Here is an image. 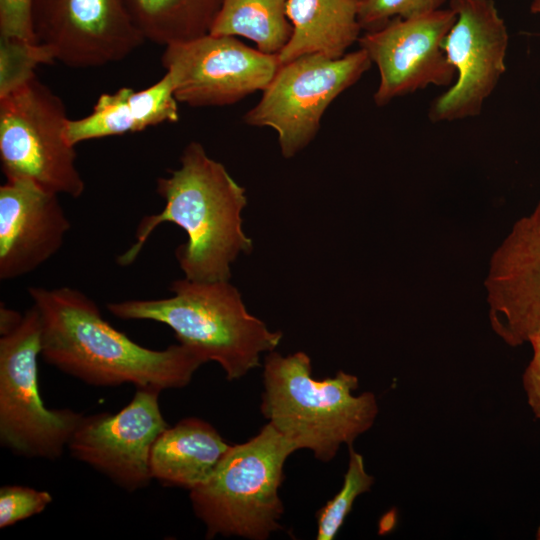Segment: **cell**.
I'll list each match as a JSON object with an SVG mask.
<instances>
[{"mask_svg": "<svg viewBox=\"0 0 540 540\" xmlns=\"http://www.w3.org/2000/svg\"><path fill=\"white\" fill-rule=\"evenodd\" d=\"M41 322V357L93 386L133 384L160 391L188 385L206 360L178 343L164 350L145 348L118 331L96 303L68 286L29 287Z\"/></svg>", "mask_w": 540, "mask_h": 540, "instance_id": "cell-1", "label": "cell"}, {"mask_svg": "<svg viewBox=\"0 0 540 540\" xmlns=\"http://www.w3.org/2000/svg\"><path fill=\"white\" fill-rule=\"evenodd\" d=\"M156 192L165 202L158 214L144 216L135 242L117 258L131 265L152 232L162 223H174L187 234L175 256L185 278L211 282L230 280L231 264L240 253H250L252 240L242 228L241 212L247 205L245 189L224 165L210 158L204 147L190 142L180 167L156 180Z\"/></svg>", "mask_w": 540, "mask_h": 540, "instance_id": "cell-2", "label": "cell"}, {"mask_svg": "<svg viewBox=\"0 0 540 540\" xmlns=\"http://www.w3.org/2000/svg\"><path fill=\"white\" fill-rule=\"evenodd\" d=\"M261 412L296 449H309L323 462L369 430L378 405L372 392L354 395L355 375L339 371L315 380L304 352L286 357L271 351L265 358Z\"/></svg>", "mask_w": 540, "mask_h": 540, "instance_id": "cell-3", "label": "cell"}, {"mask_svg": "<svg viewBox=\"0 0 540 540\" xmlns=\"http://www.w3.org/2000/svg\"><path fill=\"white\" fill-rule=\"evenodd\" d=\"M171 297L110 302L108 311L122 320H151L171 328L179 343L215 361L228 380L259 366L260 354L279 345L282 333L270 331L251 315L229 280L172 282Z\"/></svg>", "mask_w": 540, "mask_h": 540, "instance_id": "cell-4", "label": "cell"}, {"mask_svg": "<svg viewBox=\"0 0 540 540\" xmlns=\"http://www.w3.org/2000/svg\"><path fill=\"white\" fill-rule=\"evenodd\" d=\"M296 450L270 423L245 443L231 445L210 476L190 490L206 537L264 540L279 530L284 465Z\"/></svg>", "mask_w": 540, "mask_h": 540, "instance_id": "cell-5", "label": "cell"}, {"mask_svg": "<svg viewBox=\"0 0 540 540\" xmlns=\"http://www.w3.org/2000/svg\"><path fill=\"white\" fill-rule=\"evenodd\" d=\"M62 99L35 74L0 97V161L6 180H28L57 195L80 197L85 182L66 137Z\"/></svg>", "mask_w": 540, "mask_h": 540, "instance_id": "cell-6", "label": "cell"}, {"mask_svg": "<svg viewBox=\"0 0 540 540\" xmlns=\"http://www.w3.org/2000/svg\"><path fill=\"white\" fill-rule=\"evenodd\" d=\"M39 355L41 322L32 305L16 329L0 336V441L19 456L54 460L83 415L45 407L38 387Z\"/></svg>", "mask_w": 540, "mask_h": 540, "instance_id": "cell-7", "label": "cell"}, {"mask_svg": "<svg viewBox=\"0 0 540 540\" xmlns=\"http://www.w3.org/2000/svg\"><path fill=\"white\" fill-rule=\"evenodd\" d=\"M371 65L362 48L338 59L308 54L281 64L244 122L272 128L283 157H294L315 138L329 105Z\"/></svg>", "mask_w": 540, "mask_h": 540, "instance_id": "cell-8", "label": "cell"}, {"mask_svg": "<svg viewBox=\"0 0 540 540\" xmlns=\"http://www.w3.org/2000/svg\"><path fill=\"white\" fill-rule=\"evenodd\" d=\"M456 19L443 42L454 83L434 99L433 122L475 117L506 71L509 35L493 0H449Z\"/></svg>", "mask_w": 540, "mask_h": 540, "instance_id": "cell-9", "label": "cell"}, {"mask_svg": "<svg viewBox=\"0 0 540 540\" xmlns=\"http://www.w3.org/2000/svg\"><path fill=\"white\" fill-rule=\"evenodd\" d=\"M161 62L177 101L192 107L230 105L263 91L281 65L275 54L210 33L166 46Z\"/></svg>", "mask_w": 540, "mask_h": 540, "instance_id": "cell-10", "label": "cell"}, {"mask_svg": "<svg viewBox=\"0 0 540 540\" xmlns=\"http://www.w3.org/2000/svg\"><path fill=\"white\" fill-rule=\"evenodd\" d=\"M456 19L451 8L426 14L395 17L360 36L358 43L379 71L373 99L384 106L397 97L430 85L451 86L456 78L443 50V42Z\"/></svg>", "mask_w": 540, "mask_h": 540, "instance_id": "cell-11", "label": "cell"}, {"mask_svg": "<svg viewBox=\"0 0 540 540\" xmlns=\"http://www.w3.org/2000/svg\"><path fill=\"white\" fill-rule=\"evenodd\" d=\"M37 42L70 68L121 61L146 40L124 0H33Z\"/></svg>", "mask_w": 540, "mask_h": 540, "instance_id": "cell-12", "label": "cell"}, {"mask_svg": "<svg viewBox=\"0 0 540 540\" xmlns=\"http://www.w3.org/2000/svg\"><path fill=\"white\" fill-rule=\"evenodd\" d=\"M160 390L137 388L118 413L83 416L67 448L72 456L127 491L151 482V449L169 425L159 405Z\"/></svg>", "mask_w": 540, "mask_h": 540, "instance_id": "cell-13", "label": "cell"}, {"mask_svg": "<svg viewBox=\"0 0 540 540\" xmlns=\"http://www.w3.org/2000/svg\"><path fill=\"white\" fill-rule=\"evenodd\" d=\"M495 333L519 346L540 334V202L497 248L486 279Z\"/></svg>", "mask_w": 540, "mask_h": 540, "instance_id": "cell-14", "label": "cell"}, {"mask_svg": "<svg viewBox=\"0 0 540 540\" xmlns=\"http://www.w3.org/2000/svg\"><path fill=\"white\" fill-rule=\"evenodd\" d=\"M69 229L59 195L28 180H6L0 187V279L35 271L60 250Z\"/></svg>", "mask_w": 540, "mask_h": 540, "instance_id": "cell-15", "label": "cell"}, {"mask_svg": "<svg viewBox=\"0 0 540 540\" xmlns=\"http://www.w3.org/2000/svg\"><path fill=\"white\" fill-rule=\"evenodd\" d=\"M179 120L174 82L168 72L150 87L135 91L122 87L113 93H103L92 112L80 119H69L67 140L78 143L127 133L150 126Z\"/></svg>", "mask_w": 540, "mask_h": 540, "instance_id": "cell-16", "label": "cell"}, {"mask_svg": "<svg viewBox=\"0 0 540 540\" xmlns=\"http://www.w3.org/2000/svg\"><path fill=\"white\" fill-rule=\"evenodd\" d=\"M230 446L208 422L185 418L156 439L150 454L152 478L190 491L210 476Z\"/></svg>", "mask_w": 540, "mask_h": 540, "instance_id": "cell-17", "label": "cell"}, {"mask_svg": "<svg viewBox=\"0 0 540 540\" xmlns=\"http://www.w3.org/2000/svg\"><path fill=\"white\" fill-rule=\"evenodd\" d=\"M286 14L292 33L280 64L308 54L341 58L360 37L358 0H287Z\"/></svg>", "mask_w": 540, "mask_h": 540, "instance_id": "cell-18", "label": "cell"}, {"mask_svg": "<svg viewBox=\"0 0 540 540\" xmlns=\"http://www.w3.org/2000/svg\"><path fill=\"white\" fill-rule=\"evenodd\" d=\"M223 0H124L145 40L164 47L207 35Z\"/></svg>", "mask_w": 540, "mask_h": 540, "instance_id": "cell-19", "label": "cell"}, {"mask_svg": "<svg viewBox=\"0 0 540 540\" xmlns=\"http://www.w3.org/2000/svg\"><path fill=\"white\" fill-rule=\"evenodd\" d=\"M287 0H223L210 34L241 36L278 55L290 39Z\"/></svg>", "mask_w": 540, "mask_h": 540, "instance_id": "cell-20", "label": "cell"}, {"mask_svg": "<svg viewBox=\"0 0 540 540\" xmlns=\"http://www.w3.org/2000/svg\"><path fill=\"white\" fill-rule=\"evenodd\" d=\"M348 468L339 492L317 513V540H332L351 512L356 498L369 491L374 478L367 473L361 454L349 447Z\"/></svg>", "mask_w": 540, "mask_h": 540, "instance_id": "cell-21", "label": "cell"}, {"mask_svg": "<svg viewBox=\"0 0 540 540\" xmlns=\"http://www.w3.org/2000/svg\"><path fill=\"white\" fill-rule=\"evenodd\" d=\"M55 61L52 50L44 44L0 37V97L32 78L37 66Z\"/></svg>", "mask_w": 540, "mask_h": 540, "instance_id": "cell-22", "label": "cell"}, {"mask_svg": "<svg viewBox=\"0 0 540 540\" xmlns=\"http://www.w3.org/2000/svg\"><path fill=\"white\" fill-rule=\"evenodd\" d=\"M447 0H358L362 29L375 30L395 17L409 18L441 9Z\"/></svg>", "mask_w": 540, "mask_h": 540, "instance_id": "cell-23", "label": "cell"}, {"mask_svg": "<svg viewBox=\"0 0 540 540\" xmlns=\"http://www.w3.org/2000/svg\"><path fill=\"white\" fill-rule=\"evenodd\" d=\"M52 502L47 491L20 485L0 489V528H6L43 512Z\"/></svg>", "mask_w": 540, "mask_h": 540, "instance_id": "cell-24", "label": "cell"}, {"mask_svg": "<svg viewBox=\"0 0 540 540\" xmlns=\"http://www.w3.org/2000/svg\"><path fill=\"white\" fill-rule=\"evenodd\" d=\"M33 0H0V37L37 42L32 25Z\"/></svg>", "mask_w": 540, "mask_h": 540, "instance_id": "cell-25", "label": "cell"}, {"mask_svg": "<svg viewBox=\"0 0 540 540\" xmlns=\"http://www.w3.org/2000/svg\"><path fill=\"white\" fill-rule=\"evenodd\" d=\"M528 343L532 347V358L523 374V387L529 407L540 420V334L531 337Z\"/></svg>", "mask_w": 540, "mask_h": 540, "instance_id": "cell-26", "label": "cell"}, {"mask_svg": "<svg viewBox=\"0 0 540 540\" xmlns=\"http://www.w3.org/2000/svg\"><path fill=\"white\" fill-rule=\"evenodd\" d=\"M24 314L6 307L0 306V336L6 335L16 329L23 319Z\"/></svg>", "mask_w": 540, "mask_h": 540, "instance_id": "cell-27", "label": "cell"}, {"mask_svg": "<svg viewBox=\"0 0 540 540\" xmlns=\"http://www.w3.org/2000/svg\"><path fill=\"white\" fill-rule=\"evenodd\" d=\"M530 11L535 14H540V0H532Z\"/></svg>", "mask_w": 540, "mask_h": 540, "instance_id": "cell-28", "label": "cell"}, {"mask_svg": "<svg viewBox=\"0 0 540 540\" xmlns=\"http://www.w3.org/2000/svg\"><path fill=\"white\" fill-rule=\"evenodd\" d=\"M536 539L540 540V524L537 528V531H536Z\"/></svg>", "mask_w": 540, "mask_h": 540, "instance_id": "cell-29", "label": "cell"}]
</instances>
